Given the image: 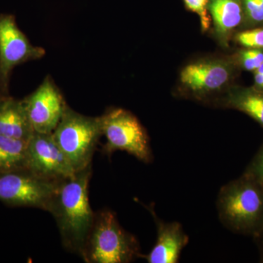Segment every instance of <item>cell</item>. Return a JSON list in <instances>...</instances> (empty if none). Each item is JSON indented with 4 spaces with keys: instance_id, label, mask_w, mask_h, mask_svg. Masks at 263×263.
<instances>
[{
    "instance_id": "cell-11",
    "label": "cell",
    "mask_w": 263,
    "mask_h": 263,
    "mask_svg": "<svg viewBox=\"0 0 263 263\" xmlns=\"http://www.w3.org/2000/svg\"><path fill=\"white\" fill-rule=\"evenodd\" d=\"M155 217L157 228L156 245L146 256L142 257L148 263H176L179 262L181 251L188 245V235L182 226L177 221L164 222L157 219L155 213L150 209Z\"/></svg>"
},
{
    "instance_id": "cell-5",
    "label": "cell",
    "mask_w": 263,
    "mask_h": 263,
    "mask_svg": "<svg viewBox=\"0 0 263 263\" xmlns=\"http://www.w3.org/2000/svg\"><path fill=\"white\" fill-rule=\"evenodd\" d=\"M239 70L231 56L209 57L190 62L179 75L182 96L198 101L224 95L233 85Z\"/></svg>"
},
{
    "instance_id": "cell-2",
    "label": "cell",
    "mask_w": 263,
    "mask_h": 263,
    "mask_svg": "<svg viewBox=\"0 0 263 263\" xmlns=\"http://www.w3.org/2000/svg\"><path fill=\"white\" fill-rule=\"evenodd\" d=\"M142 256L139 242L121 226L115 213L108 209L95 213L81 254L85 262L129 263Z\"/></svg>"
},
{
    "instance_id": "cell-9",
    "label": "cell",
    "mask_w": 263,
    "mask_h": 263,
    "mask_svg": "<svg viewBox=\"0 0 263 263\" xmlns=\"http://www.w3.org/2000/svg\"><path fill=\"white\" fill-rule=\"evenodd\" d=\"M34 133L51 134L68 105L50 76L32 94L22 100Z\"/></svg>"
},
{
    "instance_id": "cell-4",
    "label": "cell",
    "mask_w": 263,
    "mask_h": 263,
    "mask_svg": "<svg viewBox=\"0 0 263 263\" xmlns=\"http://www.w3.org/2000/svg\"><path fill=\"white\" fill-rule=\"evenodd\" d=\"M74 171L92 165L99 140L103 136L100 117H86L67 106L52 133Z\"/></svg>"
},
{
    "instance_id": "cell-10",
    "label": "cell",
    "mask_w": 263,
    "mask_h": 263,
    "mask_svg": "<svg viewBox=\"0 0 263 263\" xmlns=\"http://www.w3.org/2000/svg\"><path fill=\"white\" fill-rule=\"evenodd\" d=\"M27 170L45 179L62 181L75 171L51 134L34 133L28 142Z\"/></svg>"
},
{
    "instance_id": "cell-14",
    "label": "cell",
    "mask_w": 263,
    "mask_h": 263,
    "mask_svg": "<svg viewBox=\"0 0 263 263\" xmlns=\"http://www.w3.org/2000/svg\"><path fill=\"white\" fill-rule=\"evenodd\" d=\"M220 100L221 105L235 109L254 119L263 127V91L232 86Z\"/></svg>"
},
{
    "instance_id": "cell-20",
    "label": "cell",
    "mask_w": 263,
    "mask_h": 263,
    "mask_svg": "<svg viewBox=\"0 0 263 263\" xmlns=\"http://www.w3.org/2000/svg\"><path fill=\"white\" fill-rule=\"evenodd\" d=\"M254 172L256 176V179L263 181V149L259 154L257 160L255 161L254 166Z\"/></svg>"
},
{
    "instance_id": "cell-18",
    "label": "cell",
    "mask_w": 263,
    "mask_h": 263,
    "mask_svg": "<svg viewBox=\"0 0 263 263\" xmlns=\"http://www.w3.org/2000/svg\"><path fill=\"white\" fill-rule=\"evenodd\" d=\"M233 39L243 48L263 49V27L238 31Z\"/></svg>"
},
{
    "instance_id": "cell-21",
    "label": "cell",
    "mask_w": 263,
    "mask_h": 263,
    "mask_svg": "<svg viewBox=\"0 0 263 263\" xmlns=\"http://www.w3.org/2000/svg\"><path fill=\"white\" fill-rule=\"evenodd\" d=\"M254 88L263 91V74L254 72Z\"/></svg>"
},
{
    "instance_id": "cell-1",
    "label": "cell",
    "mask_w": 263,
    "mask_h": 263,
    "mask_svg": "<svg viewBox=\"0 0 263 263\" xmlns=\"http://www.w3.org/2000/svg\"><path fill=\"white\" fill-rule=\"evenodd\" d=\"M91 175L92 165H90L63 180L49 211L56 220L62 245L69 252L80 256L95 217L89 198Z\"/></svg>"
},
{
    "instance_id": "cell-17",
    "label": "cell",
    "mask_w": 263,
    "mask_h": 263,
    "mask_svg": "<svg viewBox=\"0 0 263 263\" xmlns=\"http://www.w3.org/2000/svg\"><path fill=\"white\" fill-rule=\"evenodd\" d=\"M231 57L239 70L254 72L263 63V49L243 48Z\"/></svg>"
},
{
    "instance_id": "cell-12",
    "label": "cell",
    "mask_w": 263,
    "mask_h": 263,
    "mask_svg": "<svg viewBox=\"0 0 263 263\" xmlns=\"http://www.w3.org/2000/svg\"><path fill=\"white\" fill-rule=\"evenodd\" d=\"M208 11L212 19L216 41L221 47H229L230 41L243 24V13L240 0H209Z\"/></svg>"
},
{
    "instance_id": "cell-16",
    "label": "cell",
    "mask_w": 263,
    "mask_h": 263,
    "mask_svg": "<svg viewBox=\"0 0 263 263\" xmlns=\"http://www.w3.org/2000/svg\"><path fill=\"white\" fill-rule=\"evenodd\" d=\"M240 2L243 13V24L240 30L263 27V0Z\"/></svg>"
},
{
    "instance_id": "cell-22",
    "label": "cell",
    "mask_w": 263,
    "mask_h": 263,
    "mask_svg": "<svg viewBox=\"0 0 263 263\" xmlns=\"http://www.w3.org/2000/svg\"><path fill=\"white\" fill-rule=\"evenodd\" d=\"M254 72H259V73L263 74V63L262 64V65L259 66L258 68H257V70L256 71H254ZM254 72H253V73H254Z\"/></svg>"
},
{
    "instance_id": "cell-3",
    "label": "cell",
    "mask_w": 263,
    "mask_h": 263,
    "mask_svg": "<svg viewBox=\"0 0 263 263\" xmlns=\"http://www.w3.org/2000/svg\"><path fill=\"white\" fill-rule=\"evenodd\" d=\"M259 181L247 177L221 187L216 205L221 223L230 230L247 233L262 222L263 189Z\"/></svg>"
},
{
    "instance_id": "cell-6",
    "label": "cell",
    "mask_w": 263,
    "mask_h": 263,
    "mask_svg": "<svg viewBox=\"0 0 263 263\" xmlns=\"http://www.w3.org/2000/svg\"><path fill=\"white\" fill-rule=\"evenodd\" d=\"M100 117L107 155L123 151L145 163L152 162L148 133L134 114L125 109L111 108Z\"/></svg>"
},
{
    "instance_id": "cell-8",
    "label": "cell",
    "mask_w": 263,
    "mask_h": 263,
    "mask_svg": "<svg viewBox=\"0 0 263 263\" xmlns=\"http://www.w3.org/2000/svg\"><path fill=\"white\" fill-rule=\"evenodd\" d=\"M46 51L33 46L18 28L14 15L0 14V91L8 95L10 78L16 66L43 58Z\"/></svg>"
},
{
    "instance_id": "cell-7",
    "label": "cell",
    "mask_w": 263,
    "mask_h": 263,
    "mask_svg": "<svg viewBox=\"0 0 263 263\" xmlns=\"http://www.w3.org/2000/svg\"><path fill=\"white\" fill-rule=\"evenodd\" d=\"M62 181L45 179L27 169L0 174V201L49 212Z\"/></svg>"
},
{
    "instance_id": "cell-15",
    "label": "cell",
    "mask_w": 263,
    "mask_h": 263,
    "mask_svg": "<svg viewBox=\"0 0 263 263\" xmlns=\"http://www.w3.org/2000/svg\"><path fill=\"white\" fill-rule=\"evenodd\" d=\"M28 142L0 136V174L27 169Z\"/></svg>"
},
{
    "instance_id": "cell-13",
    "label": "cell",
    "mask_w": 263,
    "mask_h": 263,
    "mask_svg": "<svg viewBox=\"0 0 263 263\" xmlns=\"http://www.w3.org/2000/svg\"><path fill=\"white\" fill-rule=\"evenodd\" d=\"M33 134L22 100L3 95L0 98V136L29 141Z\"/></svg>"
},
{
    "instance_id": "cell-19",
    "label": "cell",
    "mask_w": 263,
    "mask_h": 263,
    "mask_svg": "<svg viewBox=\"0 0 263 263\" xmlns=\"http://www.w3.org/2000/svg\"><path fill=\"white\" fill-rule=\"evenodd\" d=\"M185 8L195 13L200 18L202 32L209 30L212 26V19L208 11L209 0H183Z\"/></svg>"
},
{
    "instance_id": "cell-23",
    "label": "cell",
    "mask_w": 263,
    "mask_h": 263,
    "mask_svg": "<svg viewBox=\"0 0 263 263\" xmlns=\"http://www.w3.org/2000/svg\"><path fill=\"white\" fill-rule=\"evenodd\" d=\"M3 95L4 94H3V93H2L1 91H0V98H1V97L3 96Z\"/></svg>"
}]
</instances>
